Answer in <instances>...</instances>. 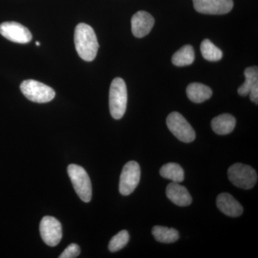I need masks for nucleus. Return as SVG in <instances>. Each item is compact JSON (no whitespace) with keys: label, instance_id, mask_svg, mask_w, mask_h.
Instances as JSON below:
<instances>
[{"label":"nucleus","instance_id":"f257e3e1","mask_svg":"<svg viewBox=\"0 0 258 258\" xmlns=\"http://www.w3.org/2000/svg\"><path fill=\"white\" fill-rule=\"evenodd\" d=\"M76 51L83 60L91 62L96 58L99 44L94 30L86 23L76 26L74 35Z\"/></svg>","mask_w":258,"mask_h":258},{"label":"nucleus","instance_id":"f03ea898","mask_svg":"<svg viewBox=\"0 0 258 258\" xmlns=\"http://www.w3.org/2000/svg\"><path fill=\"white\" fill-rule=\"evenodd\" d=\"M128 93L123 79L115 78L112 81L109 91V108L112 117L120 119L126 110Z\"/></svg>","mask_w":258,"mask_h":258},{"label":"nucleus","instance_id":"7ed1b4c3","mask_svg":"<svg viewBox=\"0 0 258 258\" xmlns=\"http://www.w3.org/2000/svg\"><path fill=\"white\" fill-rule=\"evenodd\" d=\"M68 174L80 199L84 203H89L92 198V185L86 170L82 166L70 164Z\"/></svg>","mask_w":258,"mask_h":258},{"label":"nucleus","instance_id":"20e7f679","mask_svg":"<svg viewBox=\"0 0 258 258\" xmlns=\"http://www.w3.org/2000/svg\"><path fill=\"white\" fill-rule=\"evenodd\" d=\"M229 179L237 187L252 189L257 181V174L253 168L241 163H236L227 171Z\"/></svg>","mask_w":258,"mask_h":258},{"label":"nucleus","instance_id":"39448f33","mask_svg":"<svg viewBox=\"0 0 258 258\" xmlns=\"http://www.w3.org/2000/svg\"><path fill=\"white\" fill-rule=\"evenodd\" d=\"M20 90L24 96L35 103H47L55 96V91L52 88L35 80L24 81L20 85Z\"/></svg>","mask_w":258,"mask_h":258},{"label":"nucleus","instance_id":"423d86ee","mask_svg":"<svg viewBox=\"0 0 258 258\" xmlns=\"http://www.w3.org/2000/svg\"><path fill=\"white\" fill-rule=\"evenodd\" d=\"M166 125L169 131L181 142H192L196 134L189 122L178 112H172L166 118Z\"/></svg>","mask_w":258,"mask_h":258},{"label":"nucleus","instance_id":"0eeeda50","mask_svg":"<svg viewBox=\"0 0 258 258\" xmlns=\"http://www.w3.org/2000/svg\"><path fill=\"white\" fill-rule=\"evenodd\" d=\"M140 166L137 161H131L125 164L120 176L119 191L128 196L137 187L140 181Z\"/></svg>","mask_w":258,"mask_h":258},{"label":"nucleus","instance_id":"6e6552de","mask_svg":"<svg viewBox=\"0 0 258 258\" xmlns=\"http://www.w3.org/2000/svg\"><path fill=\"white\" fill-rule=\"evenodd\" d=\"M40 235L47 245L54 247L60 243L62 237L60 222L53 217L45 216L40 224Z\"/></svg>","mask_w":258,"mask_h":258},{"label":"nucleus","instance_id":"1a4fd4ad","mask_svg":"<svg viewBox=\"0 0 258 258\" xmlns=\"http://www.w3.org/2000/svg\"><path fill=\"white\" fill-rule=\"evenodd\" d=\"M0 34L10 41L16 43H28L32 40V34L28 28L16 22H5L0 25Z\"/></svg>","mask_w":258,"mask_h":258},{"label":"nucleus","instance_id":"9d476101","mask_svg":"<svg viewBox=\"0 0 258 258\" xmlns=\"http://www.w3.org/2000/svg\"><path fill=\"white\" fill-rule=\"evenodd\" d=\"M195 9L206 15H225L233 8L232 0H193Z\"/></svg>","mask_w":258,"mask_h":258},{"label":"nucleus","instance_id":"9b49d317","mask_svg":"<svg viewBox=\"0 0 258 258\" xmlns=\"http://www.w3.org/2000/svg\"><path fill=\"white\" fill-rule=\"evenodd\" d=\"M154 19L149 13L139 11L132 18V30L138 38L147 36L154 25Z\"/></svg>","mask_w":258,"mask_h":258},{"label":"nucleus","instance_id":"f8f14e48","mask_svg":"<svg viewBox=\"0 0 258 258\" xmlns=\"http://www.w3.org/2000/svg\"><path fill=\"white\" fill-rule=\"evenodd\" d=\"M167 198L173 203L180 207L189 206L192 203V198L185 186L179 183L171 182L166 186Z\"/></svg>","mask_w":258,"mask_h":258},{"label":"nucleus","instance_id":"ddd939ff","mask_svg":"<svg viewBox=\"0 0 258 258\" xmlns=\"http://www.w3.org/2000/svg\"><path fill=\"white\" fill-rule=\"evenodd\" d=\"M216 203L219 210L227 216L237 217L243 212L242 205L230 194H220L217 197Z\"/></svg>","mask_w":258,"mask_h":258},{"label":"nucleus","instance_id":"4468645a","mask_svg":"<svg viewBox=\"0 0 258 258\" xmlns=\"http://www.w3.org/2000/svg\"><path fill=\"white\" fill-rule=\"evenodd\" d=\"M235 117L229 113L218 115L213 118L211 122L212 130L218 135H227L230 134L235 128Z\"/></svg>","mask_w":258,"mask_h":258},{"label":"nucleus","instance_id":"2eb2a0df","mask_svg":"<svg viewBox=\"0 0 258 258\" xmlns=\"http://www.w3.org/2000/svg\"><path fill=\"white\" fill-rule=\"evenodd\" d=\"M186 95L190 101L201 103L208 101L212 96L211 88L200 83H192L186 88Z\"/></svg>","mask_w":258,"mask_h":258},{"label":"nucleus","instance_id":"dca6fc26","mask_svg":"<svg viewBox=\"0 0 258 258\" xmlns=\"http://www.w3.org/2000/svg\"><path fill=\"white\" fill-rule=\"evenodd\" d=\"M152 232L155 240L161 243H173L179 238V232L174 228L157 225L153 227Z\"/></svg>","mask_w":258,"mask_h":258},{"label":"nucleus","instance_id":"f3484780","mask_svg":"<svg viewBox=\"0 0 258 258\" xmlns=\"http://www.w3.org/2000/svg\"><path fill=\"white\" fill-rule=\"evenodd\" d=\"M160 175L173 182L180 183L184 181V171L182 167L176 163H168L161 166Z\"/></svg>","mask_w":258,"mask_h":258},{"label":"nucleus","instance_id":"a211bd4d","mask_svg":"<svg viewBox=\"0 0 258 258\" xmlns=\"http://www.w3.org/2000/svg\"><path fill=\"white\" fill-rule=\"evenodd\" d=\"M195 51L193 47L189 45H184L176 51L172 56L171 61L172 63L178 67L189 66L192 64L195 60Z\"/></svg>","mask_w":258,"mask_h":258},{"label":"nucleus","instance_id":"6ab92c4d","mask_svg":"<svg viewBox=\"0 0 258 258\" xmlns=\"http://www.w3.org/2000/svg\"><path fill=\"white\" fill-rule=\"evenodd\" d=\"M245 81L237 90L241 96H247L249 95L251 88L258 83V69L257 66H252L245 69L244 72Z\"/></svg>","mask_w":258,"mask_h":258},{"label":"nucleus","instance_id":"aec40b11","mask_svg":"<svg viewBox=\"0 0 258 258\" xmlns=\"http://www.w3.org/2000/svg\"><path fill=\"white\" fill-rule=\"evenodd\" d=\"M200 50L204 58L206 59L207 60L215 62L222 59V50L215 46L208 39H205L202 42Z\"/></svg>","mask_w":258,"mask_h":258},{"label":"nucleus","instance_id":"412c9836","mask_svg":"<svg viewBox=\"0 0 258 258\" xmlns=\"http://www.w3.org/2000/svg\"><path fill=\"white\" fill-rule=\"evenodd\" d=\"M129 234L126 230H122L112 237L108 244V249L112 252H117L128 244Z\"/></svg>","mask_w":258,"mask_h":258},{"label":"nucleus","instance_id":"4be33fe9","mask_svg":"<svg viewBox=\"0 0 258 258\" xmlns=\"http://www.w3.org/2000/svg\"><path fill=\"white\" fill-rule=\"evenodd\" d=\"M81 253V248L77 244H71L66 247L62 253L59 256L60 258L77 257Z\"/></svg>","mask_w":258,"mask_h":258},{"label":"nucleus","instance_id":"5701e85b","mask_svg":"<svg viewBox=\"0 0 258 258\" xmlns=\"http://www.w3.org/2000/svg\"><path fill=\"white\" fill-rule=\"evenodd\" d=\"M249 98L251 101L257 104L258 103V83L254 85L253 87L251 88L250 91L249 93Z\"/></svg>","mask_w":258,"mask_h":258},{"label":"nucleus","instance_id":"b1692460","mask_svg":"<svg viewBox=\"0 0 258 258\" xmlns=\"http://www.w3.org/2000/svg\"><path fill=\"white\" fill-rule=\"evenodd\" d=\"M36 45H37V46H39V45H40V42H39L38 41L36 42Z\"/></svg>","mask_w":258,"mask_h":258}]
</instances>
